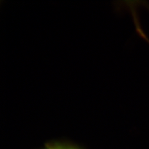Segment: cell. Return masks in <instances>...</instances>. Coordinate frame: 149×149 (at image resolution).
<instances>
[{
    "label": "cell",
    "mask_w": 149,
    "mask_h": 149,
    "mask_svg": "<svg viewBox=\"0 0 149 149\" xmlns=\"http://www.w3.org/2000/svg\"><path fill=\"white\" fill-rule=\"evenodd\" d=\"M45 149H63V146L59 145H50Z\"/></svg>",
    "instance_id": "6da1fadb"
},
{
    "label": "cell",
    "mask_w": 149,
    "mask_h": 149,
    "mask_svg": "<svg viewBox=\"0 0 149 149\" xmlns=\"http://www.w3.org/2000/svg\"><path fill=\"white\" fill-rule=\"evenodd\" d=\"M63 149H77L75 148L74 147H71V146H67V147H64L63 146Z\"/></svg>",
    "instance_id": "7a4b0ae2"
}]
</instances>
